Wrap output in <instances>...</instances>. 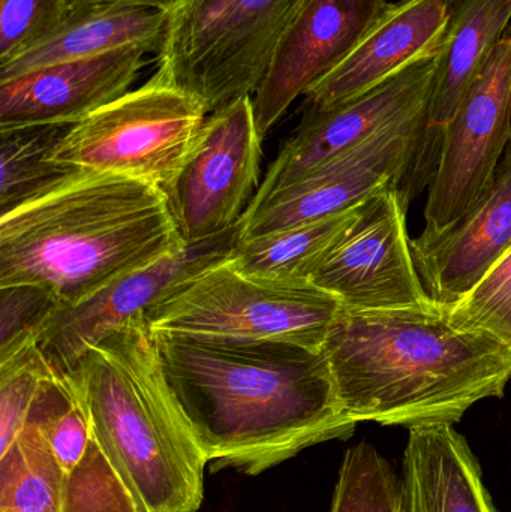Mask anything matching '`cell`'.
Here are the masks:
<instances>
[{
	"mask_svg": "<svg viewBox=\"0 0 511 512\" xmlns=\"http://www.w3.org/2000/svg\"><path fill=\"white\" fill-rule=\"evenodd\" d=\"M153 336L171 393L212 471L254 477L356 432L359 423L342 408L323 352Z\"/></svg>",
	"mask_w": 511,
	"mask_h": 512,
	"instance_id": "cell-1",
	"label": "cell"
},
{
	"mask_svg": "<svg viewBox=\"0 0 511 512\" xmlns=\"http://www.w3.org/2000/svg\"><path fill=\"white\" fill-rule=\"evenodd\" d=\"M339 402L357 423L407 429L453 424L482 400L504 396L511 348L455 327L431 309L339 310L323 349Z\"/></svg>",
	"mask_w": 511,
	"mask_h": 512,
	"instance_id": "cell-2",
	"label": "cell"
},
{
	"mask_svg": "<svg viewBox=\"0 0 511 512\" xmlns=\"http://www.w3.org/2000/svg\"><path fill=\"white\" fill-rule=\"evenodd\" d=\"M186 248L161 189L78 171L0 216V288L36 286L68 306Z\"/></svg>",
	"mask_w": 511,
	"mask_h": 512,
	"instance_id": "cell-3",
	"label": "cell"
},
{
	"mask_svg": "<svg viewBox=\"0 0 511 512\" xmlns=\"http://www.w3.org/2000/svg\"><path fill=\"white\" fill-rule=\"evenodd\" d=\"M75 379L93 438L141 512H197L206 456L165 379L144 313L84 352Z\"/></svg>",
	"mask_w": 511,
	"mask_h": 512,
	"instance_id": "cell-4",
	"label": "cell"
},
{
	"mask_svg": "<svg viewBox=\"0 0 511 512\" xmlns=\"http://www.w3.org/2000/svg\"><path fill=\"white\" fill-rule=\"evenodd\" d=\"M230 258L144 313L152 333L225 345L291 343L321 352L341 310L338 298L309 280L243 273Z\"/></svg>",
	"mask_w": 511,
	"mask_h": 512,
	"instance_id": "cell-5",
	"label": "cell"
},
{
	"mask_svg": "<svg viewBox=\"0 0 511 512\" xmlns=\"http://www.w3.org/2000/svg\"><path fill=\"white\" fill-rule=\"evenodd\" d=\"M311 0H182L170 11L158 71L212 114L252 96Z\"/></svg>",
	"mask_w": 511,
	"mask_h": 512,
	"instance_id": "cell-6",
	"label": "cell"
},
{
	"mask_svg": "<svg viewBox=\"0 0 511 512\" xmlns=\"http://www.w3.org/2000/svg\"><path fill=\"white\" fill-rule=\"evenodd\" d=\"M207 116L200 99L156 71L143 86L72 125L51 159L75 170L140 180L167 194Z\"/></svg>",
	"mask_w": 511,
	"mask_h": 512,
	"instance_id": "cell-7",
	"label": "cell"
},
{
	"mask_svg": "<svg viewBox=\"0 0 511 512\" xmlns=\"http://www.w3.org/2000/svg\"><path fill=\"white\" fill-rule=\"evenodd\" d=\"M511 141V35L486 57L452 119L441 129L425 230L455 224L483 197Z\"/></svg>",
	"mask_w": 511,
	"mask_h": 512,
	"instance_id": "cell-8",
	"label": "cell"
},
{
	"mask_svg": "<svg viewBox=\"0 0 511 512\" xmlns=\"http://www.w3.org/2000/svg\"><path fill=\"white\" fill-rule=\"evenodd\" d=\"M408 189L387 185L359 206L347 233L327 252L309 282L353 312L431 309L407 231Z\"/></svg>",
	"mask_w": 511,
	"mask_h": 512,
	"instance_id": "cell-9",
	"label": "cell"
},
{
	"mask_svg": "<svg viewBox=\"0 0 511 512\" xmlns=\"http://www.w3.org/2000/svg\"><path fill=\"white\" fill-rule=\"evenodd\" d=\"M440 135L425 113L326 162L249 207L239 242L353 209L387 185L408 189L422 155Z\"/></svg>",
	"mask_w": 511,
	"mask_h": 512,
	"instance_id": "cell-10",
	"label": "cell"
},
{
	"mask_svg": "<svg viewBox=\"0 0 511 512\" xmlns=\"http://www.w3.org/2000/svg\"><path fill=\"white\" fill-rule=\"evenodd\" d=\"M261 144L251 96L207 116L191 156L165 194L186 246L239 227L260 188Z\"/></svg>",
	"mask_w": 511,
	"mask_h": 512,
	"instance_id": "cell-11",
	"label": "cell"
},
{
	"mask_svg": "<svg viewBox=\"0 0 511 512\" xmlns=\"http://www.w3.org/2000/svg\"><path fill=\"white\" fill-rule=\"evenodd\" d=\"M440 50L345 104L303 114L299 128L282 146L249 207L258 206L273 192L293 185L326 162L428 113Z\"/></svg>",
	"mask_w": 511,
	"mask_h": 512,
	"instance_id": "cell-12",
	"label": "cell"
},
{
	"mask_svg": "<svg viewBox=\"0 0 511 512\" xmlns=\"http://www.w3.org/2000/svg\"><path fill=\"white\" fill-rule=\"evenodd\" d=\"M237 243L239 227L126 274L80 303L59 304L36 334V345L54 372L69 375L90 345L126 319L149 312L207 268L230 258Z\"/></svg>",
	"mask_w": 511,
	"mask_h": 512,
	"instance_id": "cell-13",
	"label": "cell"
},
{
	"mask_svg": "<svg viewBox=\"0 0 511 512\" xmlns=\"http://www.w3.org/2000/svg\"><path fill=\"white\" fill-rule=\"evenodd\" d=\"M393 8L389 0H311L285 33L251 96L261 138L300 95L345 62Z\"/></svg>",
	"mask_w": 511,
	"mask_h": 512,
	"instance_id": "cell-14",
	"label": "cell"
},
{
	"mask_svg": "<svg viewBox=\"0 0 511 512\" xmlns=\"http://www.w3.org/2000/svg\"><path fill=\"white\" fill-rule=\"evenodd\" d=\"M146 56L122 48L0 81V129L81 122L131 92Z\"/></svg>",
	"mask_w": 511,
	"mask_h": 512,
	"instance_id": "cell-15",
	"label": "cell"
},
{
	"mask_svg": "<svg viewBox=\"0 0 511 512\" xmlns=\"http://www.w3.org/2000/svg\"><path fill=\"white\" fill-rule=\"evenodd\" d=\"M511 248V144L483 197L455 224L411 240L429 297L444 310L461 301Z\"/></svg>",
	"mask_w": 511,
	"mask_h": 512,
	"instance_id": "cell-16",
	"label": "cell"
},
{
	"mask_svg": "<svg viewBox=\"0 0 511 512\" xmlns=\"http://www.w3.org/2000/svg\"><path fill=\"white\" fill-rule=\"evenodd\" d=\"M458 0H399L332 74L312 87L303 114L321 113L374 89L440 50Z\"/></svg>",
	"mask_w": 511,
	"mask_h": 512,
	"instance_id": "cell-17",
	"label": "cell"
},
{
	"mask_svg": "<svg viewBox=\"0 0 511 512\" xmlns=\"http://www.w3.org/2000/svg\"><path fill=\"white\" fill-rule=\"evenodd\" d=\"M170 11L140 5H92L72 8L51 35L0 63V81L71 60L102 56L122 48L161 53Z\"/></svg>",
	"mask_w": 511,
	"mask_h": 512,
	"instance_id": "cell-18",
	"label": "cell"
},
{
	"mask_svg": "<svg viewBox=\"0 0 511 512\" xmlns=\"http://www.w3.org/2000/svg\"><path fill=\"white\" fill-rule=\"evenodd\" d=\"M401 478L405 512H498L479 459L453 424L410 429Z\"/></svg>",
	"mask_w": 511,
	"mask_h": 512,
	"instance_id": "cell-19",
	"label": "cell"
},
{
	"mask_svg": "<svg viewBox=\"0 0 511 512\" xmlns=\"http://www.w3.org/2000/svg\"><path fill=\"white\" fill-rule=\"evenodd\" d=\"M511 20V0H461L450 18L438 56L437 75L429 99L431 128L449 123L495 45L504 38Z\"/></svg>",
	"mask_w": 511,
	"mask_h": 512,
	"instance_id": "cell-20",
	"label": "cell"
},
{
	"mask_svg": "<svg viewBox=\"0 0 511 512\" xmlns=\"http://www.w3.org/2000/svg\"><path fill=\"white\" fill-rule=\"evenodd\" d=\"M359 206L317 221L242 240L234 248L231 265L252 276L309 280L327 252L347 233Z\"/></svg>",
	"mask_w": 511,
	"mask_h": 512,
	"instance_id": "cell-21",
	"label": "cell"
},
{
	"mask_svg": "<svg viewBox=\"0 0 511 512\" xmlns=\"http://www.w3.org/2000/svg\"><path fill=\"white\" fill-rule=\"evenodd\" d=\"M71 126L41 125L0 129L2 215L56 188L81 171L56 164L51 159L57 144L68 134Z\"/></svg>",
	"mask_w": 511,
	"mask_h": 512,
	"instance_id": "cell-22",
	"label": "cell"
},
{
	"mask_svg": "<svg viewBox=\"0 0 511 512\" xmlns=\"http://www.w3.org/2000/svg\"><path fill=\"white\" fill-rule=\"evenodd\" d=\"M63 477L45 436L27 423L0 454V512H62Z\"/></svg>",
	"mask_w": 511,
	"mask_h": 512,
	"instance_id": "cell-23",
	"label": "cell"
},
{
	"mask_svg": "<svg viewBox=\"0 0 511 512\" xmlns=\"http://www.w3.org/2000/svg\"><path fill=\"white\" fill-rule=\"evenodd\" d=\"M27 423L45 436L65 472L80 462L93 438L80 387L72 376L56 372L42 382Z\"/></svg>",
	"mask_w": 511,
	"mask_h": 512,
	"instance_id": "cell-24",
	"label": "cell"
},
{
	"mask_svg": "<svg viewBox=\"0 0 511 512\" xmlns=\"http://www.w3.org/2000/svg\"><path fill=\"white\" fill-rule=\"evenodd\" d=\"M330 512H405L402 478L374 445L345 451Z\"/></svg>",
	"mask_w": 511,
	"mask_h": 512,
	"instance_id": "cell-25",
	"label": "cell"
},
{
	"mask_svg": "<svg viewBox=\"0 0 511 512\" xmlns=\"http://www.w3.org/2000/svg\"><path fill=\"white\" fill-rule=\"evenodd\" d=\"M53 372L35 340L0 358V454L26 426L42 382Z\"/></svg>",
	"mask_w": 511,
	"mask_h": 512,
	"instance_id": "cell-26",
	"label": "cell"
},
{
	"mask_svg": "<svg viewBox=\"0 0 511 512\" xmlns=\"http://www.w3.org/2000/svg\"><path fill=\"white\" fill-rule=\"evenodd\" d=\"M62 512H141L95 438L63 477Z\"/></svg>",
	"mask_w": 511,
	"mask_h": 512,
	"instance_id": "cell-27",
	"label": "cell"
},
{
	"mask_svg": "<svg viewBox=\"0 0 511 512\" xmlns=\"http://www.w3.org/2000/svg\"><path fill=\"white\" fill-rule=\"evenodd\" d=\"M447 316L462 330L482 331L511 348V248Z\"/></svg>",
	"mask_w": 511,
	"mask_h": 512,
	"instance_id": "cell-28",
	"label": "cell"
},
{
	"mask_svg": "<svg viewBox=\"0 0 511 512\" xmlns=\"http://www.w3.org/2000/svg\"><path fill=\"white\" fill-rule=\"evenodd\" d=\"M71 11L69 0H0V63L47 38Z\"/></svg>",
	"mask_w": 511,
	"mask_h": 512,
	"instance_id": "cell-29",
	"label": "cell"
},
{
	"mask_svg": "<svg viewBox=\"0 0 511 512\" xmlns=\"http://www.w3.org/2000/svg\"><path fill=\"white\" fill-rule=\"evenodd\" d=\"M57 306L53 295L36 286L0 288V358L35 340Z\"/></svg>",
	"mask_w": 511,
	"mask_h": 512,
	"instance_id": "cell-30",
	"label": "cell"
},
{
	"mask_svg": "<svg viewBox=\"0 0 511 512\" xmlns=\"http://www.w3.org/2000/svg\"><path fill=\"white\" fill-rule=\"evenodd\" d=\"M69 3L72 8L92 5H140L171 11L176 6L177 0H69Z\"/></svg>",
	"mask_w": 511,
	"mask_h": 512,
	"instance_id": "cell-31",
	"label": "cell"
},
{
	"mask_svg": "<svg viewBox=\"0 0 511 512\" xmlns=\"http://www.w3.org/2000/svg\"><path fill=\"white\" fill-rule=\"evenodd\" d=\"M177 2H182V0H177Z\"/></svg>",
	"mask_w": 511,
	"mask_h": 512,
	"instance_id": "cell-32",
	"label": "cell"
}]
</instances>
